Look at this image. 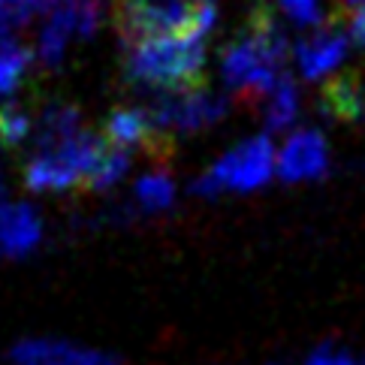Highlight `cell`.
<instances>
[{"instance_id": "cell-21", "label": "cell", "mask_w": 365, "mask_h": 365, "mask_svg": "<svg viewBox=\"0 0 365 365\" xmlns=\"http://www.w3.org/2000/svg\"><path fill=\"white\" fill-rule=\"evenodd\" d=\"M278 9L284 12L287 21L296 28H323V9L320 0H278Z\"/></svg>"}, {"instance_id": "cell-20", "label": "cell", "mask_w": 365, "mask_h": 365, "mask_svg": "<svg viewBox=\"0 0 365 365\" xmlns=\"http://www.w3.org/2000/svg\"><path fill=\"white\" fill-rule=\"evenodd\" d=\"M58 0H0V9L9 21V28H24L36 16H48Z\"/></svg>"}, {"instance_id": "cell-13", "label": "cell", "mask_w": 365, "mask_h": 365, "mask_svg": "<svg viewBox=\"0 0 365 365\" xmlns=\"http://www.w3.org/2000/svg\"><path fill=\"white\" fill-rule=\"evenodd\" d=\"M323 109L338 121L365 118V70L350 67L323 85Z\"/></svg>"}, {"instance_id": "cell-10", "label": "cell", "mask_w": 365, "mask_h": 365, "mask_svg": "<svg viewBox=\"0 0 365 365\" xmlns=\"http://www.w3.org/2000/svg\"><path fill=\"white\" fill-rule=\"evenodd\" d=\"M326 166H329V148L320 130H296L278 151L275 173L284 181H311L320 178Z\"/></svg>"}, {"instance_id": "cell-16", "label": "cell", "mask_w": 365, "mask_h": 365, "mask_svg": "<svg viewBox=\"0 0 365 365\" xmlns=\"http://www.w3.org/2000/svg\"><path fill=\"white\" fill-rule=\"evenodd\" d=\"M299 115V88L290 76H281L278 85L263 97V118L272 133L287 130Z\"/></svg>"}, {"instance_id": "cell-22", "label": "cell", "mask_w": 365, "mask_h": 365, "mask_svg": "<svg viewBox=\"0 0 365 365\" xmlns=\"http://www.w3.org/2000/svg\"><path fill=\"white\" fill-rule=\"evenodd\" d=\"M308 365H359V356H350V354H344V350H338L332 344H323L320 350L311 354Z\"/></svg>"}, {"instance_id": "cell-14", "label": "cell", "mask_w": 365, "mask_h": 365, "mask_svg": "<svg viewBox=\"0 0 365 365\" xmlns=\"http://www.w3.org/2000/svg\"><path fill=\"white\" fill-rule=\"evenodd\" d=\"M82 115L70 103H51L46 106V112L40 115V121L34 127V145L36 154L48 151V148H58L63 142H70L73 136L82 133Z\"/></svg>"}, {"instance_id": "cell-3", "label": "cell", "mask_w": 365, "mask_h": 365, "mask_svg": "<svg viewBox=\"0 0 365 365\" xmlns=\"http://www.w3.org/2000/svg\"><path fill=\"white\" fill-rule=\"evenodd\" d=\"M215 19V4H197V0H118L115 4V31L127 48L160 36H205Z\"/></svg>"}, {"instance_id": "cell-6", "label": "cell", "mask_w": 365, "mask_h": 365, "mask_svg": "<svg viewBox=\"0 0 365 365\" xmlns=\"http://www.w3.org/2000/svg\"><path fill=\"white\" fill-rule=\"evenodd\" d=\"M100 0H58L43 21L36 58L46 67H58L67 55L70 40H88L100 24Z\"/></svg>"}, {"instance_id": "cell-1", "label": "cell", "mask_w": 365, "mask_h": 365, "mask_svg": "<svg viewBox=\"0 0 365 365\" xmlns=\"http://www.w3.org/2000/svg\"><path fill=\"white\" fill-rule=\"evenodd\" d=\"M287 40L266 4L247 16V28L220 55V76L239 97H266L284 76Z\"/></svg>"}, {"instance_id": "cell-25", "label": "cell", "mask_w": 365, "mask_h": 365, "mask_svg": "<svg viewBox=\"0 0 365 365\" xmlns=\"http://www.w3.org/2000/svg\"><path fill=\"white\" fill-rule=\"evenodd\" d=\"M359 365H365V356H359Z\"/></svg>"}, {"instance_id": "cell-9", "label": "cell", "mask_w": 365, "mask_h": 365, "mask_svg": "<svg viewBox=\"0 0 365 365\" xmlns=\"http://www.w3.org/2000/svg\"><path fill=\"white\" fill-rule=\"evenodd\" d=\"M347 43L350 31L338 28V24H323L314 34H308L305 40L296 46V70L302 73V79H323V76L335 73L347 58Z\"/></svg>"}, {"instance_id": "cell-18", "label": "cell", "mask_w": 365, "mask_h": 365, "mask_svg": "<svg viewBox=\"0 0 365 365\" xmlns=\"http://www.w3.org/2000/svg\"><path fill=\"white\" fill-rule=\"evenodd\" d=\"M34 121L21 106H4L0 109V148H19L34 136Z\"/></svg>"}, {"instance_id": "cell-23", "label": "cell", "mask_w": 365, "mask_h": 365, "mask_svg": "<svg viewBox=\"0 0 365 365\" xmlns=\"http://www.w3.org/2000/svg\"><path fill=\"white\" fill-rule=\"evenodd\" d=\"M350 36L365 48V6H359L356 12H350Z\"/></svg>"}, {"instance_id": "cell-7", "label": "cell", "mask_w": 365, "mask_h": 365, "mask_svg": "<svg viewBox=\"0 0 365 365\" xmlns=\"http://www.w3.org/2000/svg\"><path fill=\"white\" fill-rule=\"evenodd\" d=\"M154 127L173 139L175 133H197L202 127H212L227 115V100L208 94L205 88L185 91V94H166L158 103H151Z\"/></svg>"}, {"instance_id": "cell-12", "label": "cell", "mask_w": 365, "mask_h": 365, "mask_svg": "<svg viewBox=\"0 0 365 365\" xmlns=\"http://www.w3.org/2000/svg\"><path fill=\"white\" fill-rule=\"evenodd\" d=\"M40 242V215L28 202H0V251L6 257H24Z\"/></svg>"}, {"instance_id": "cell-11", "label": "cell", "mask_w": 365, "mask_h": 365, "mask_svg": "<svg viewBox=\"0 0 365 365\" xmlns=\"http://www.w3.org/2000/svg\"><path fill=\"white\" fill-rule=\"evenodd\" d=\"M12 365H121L115 356L100 350L76 347L67 341H51V338H28L12 347Z\"/></svg>"}, {"instance_id": "cell-15", "label": "cell", "mask_w": 365, "mask_h": 365, "mask_svg": "<svg viewBox=\"0 0 365 365\" xmlns=\"http://www.w3.org/2000/svg\"><path fill=\"white\" fill-rule=\"evenodd\" d=\"M34 61H36V51L24 43L12 40V36L0 43V97H12L24 85Z\"/></svg>"}, {"instance_id": "cell-24", "label": "cell", "mask_w": 365, "mask_h": 365, "mask_svg": "<svg viewBox=\"0 0 365 365\" xmlns=\"http://www.w3.org/2000/svg\"><path fill=\"white\" fill-rule=\"evenodd\" d=\"M341 6L350 9V12H356L359 6H365V0H341Z\"/></svg>"}, {"instance_id": "cell-8", "label": "cell", "mask_w": 365, "mask_h": 365, "mask_svg": "<svg viewBox=\"0 0 365 365\" xmlns=\"http://www.w3.org/2000/svg\"><path fill=\"white\" fill-rule=\"evenodd\" d=\"M103 139L121 151L142 148L154 158H166L173 148V139L154 127L148 109H115L103 124Z\"/></svg>"}, {"instance_id": "cell-4", "label": "cell", "mask_w": 365, "mask_h": 365, "mask_svg": "<svg viewBox=\"0 0 365 365\" xmlns=\"http://www.w3.org/2000/svg\"><path fill=\"white\" fill-rule=\"evenodd\" d=\"M106 151L109 142L100 133L82 130L79 136H73L63 145L34 154L24 166V185L36 193L91 190V181H94Z\"/></svg>"}, {"instance_id": "cell-5", "label": "cell", "mask_w": 365, "mask_h": 365, "mask_svg": "<svg viewBox=\"0 0 365 365\" xmlns=\"http://www.w3.org/2000/svg\"><path fill=\"white\" fill-rule=\"evenodd\" d=\"M275 166H278V154L266 133L245 139L236 148H230L208 173H202L193 181V193L197 197H217V193H227V190H236V193L257 190L272 178Z\"/></svg>"}, {"instance_id": "cell-2", "label": "cell", "mask_w": 365, "mask_h": 365, "mask_svg": "<svg viewBox=\"0 0 365 365\" xmlns=\"http://www.w3.org/2000/svg\"><path fill=\"white\" fill-rule=\"evenodd\" d=\"M124 73L130 82L142 88H158L166 94L197 91L205 79V36L181 34L130 46Z\"/></svg>"}, {"instance_id": "cell-17", "label": "cell", "mask_w": 365, "mask_h": 365, "mask_svg": "<svg viewBox=\"0 0 365 365\" xmlns=\"http://www.w3.org/2000/svg\"><path fill=\"white\" fill-rule=\"evenodd\" d=\"M133 197H136V205L142 208V212H166V208L175 202V185L166 173L154 169V173L142 175L136 181Z\"/></svg>"}, {"instance_id": "cell-19", "label": "cell", "mask_w": 365, "mask_h": 365, "mask_svg": "<svg viewBox=\"0 0 365 365\" xmlns=\"http://www.w3.org/2000/svg\"><path fill=\"white\" fill-rule=\"evenodd\" d=\"M127 169H130V151H121V148L109 145V151H106V158H103L94 181H91V190H109V187H115L127 175Z\"/></svg>"}]
</instances>
